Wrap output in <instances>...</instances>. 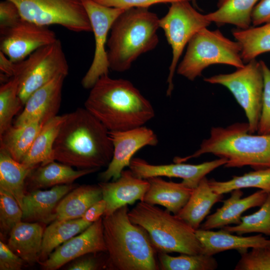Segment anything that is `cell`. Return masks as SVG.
<instances>
[{
  "instance_id": "37",
  "label": "cell",
  "mask_w": 270,
  "mask_h": 270,
  "mask_svg": "<svg viewBox=\"0 0 270 270\" xmlns=\"http://www.w3.org/2000/svg\"><path fill=\"white\" fill-rule=\"evenodd\" d=\"M22 211L16 200L8 192L0 190V236L6 237L14 227L22 221Z\"/></svg>"
},
{
  "instance_id": "24",
  "label": "cell",
  "mask_w": 270,
  "mask_h": 270,
  "mask_svg": "<svg viewBox=\"0 0 270 270\" xmlns=\"http://www.w3.org/2000/svg\"><path fill=\"white\" fill-rule=\"evenodd\" d=\"M44 232L37 222L21 221L11 230L7 244L26 262L34 264L38 260Z\"/></svg>"
},
{
  "instance_id": "43",
  "label": "cell",
  "mask_w": 270,
  "mask_h": 270,
  "mask_svg": "<svg viewBox=\"0 0 270 270\" xmlns=\"http://www.w3.org/2000/svg\"><path fill=\"white\" fill-rule=\"evenodd\" d=\"M270 22V0H260L252 14V24L258 26Z\"/></svg>"
},
{
  "instance_id": "18",
  "label": "cell",
  "mask_w": 270,
  "mask_h": 270,
  "mask_svg": "<svg viewBox=\"0 0 270 270\" xmlns=\"http://www.w3.org/2000/svg\"><path fill=\"white\" fill-rule=\"evenodd\" d=\"M102 198L106 202L103 216H108L126 205L132 204L137 200L144 201L150 184L147 179L138 178L130 170H124L116 180L100 182Z\"/></svg>"
},
{
  "instance_id": "40",
  "label": "cell",
  "mask_w": 270,
  "mask_h": 270,
  "mask_svg": "<svg viewBox=\"0 0 270 270\" xmlns=\"http://www.w3.org/2000/svg\"><path fill=\"white\" fill-rule=\"evenodd\" d=\"M105 6L128 9L130 8H148L158 4H172L184 0L194 2V0H94Z\"/></svg>"
},
{
  "instance_id": "3",
  "label": "cell",
  "mask_w": 270,
  "mask_h": 270,
  "mask_svg": "<svg viewBox=\"0 0 270 270\" xmlns=\"http://www.w3.org/2000/svg\"><path fill=\"white\" fill-rule=\"evenodd\" d=\"M248 122H236L226 127L214 126L200 148L184 157L176 156L174 162H184L206 154L227 160L226 168L250 166L254 170L270 168V134H250Z\"/></svg>"
},
{
  "instance_id": "30",
  "label": "cell",
  "mask_w": 270,
  "mask_h": 270,
  "mask_svg": "<svg viewBox=\"0 0 270 270\" xmlns=\"http://www.w3.org/2000/svg\"><path fill=\"white\" fill-rule=\"evenodd\" d=\"M43 125L38 120L20 126H11L0 135V149L8 152L16 160L21 162Z\"/></svg>"
},
{
  "instance_id": "32",
  "label": "cell",
  "mask_w": 270,
  "mask_h": 270,
  "mask_svg": "<svg viewBox=\"0 0 270 270\" xmlns=\"http://www.w3.org/2000/svg\"><path fill=\"white\" fill-rule=\"evenodd\" d=\"M262 24L232 30V36L241 46V56L244 64L270 52V22Z\"/></svg>"
},
{
  "instance_id": "22",
  "label": "cell",
  "mask_w": 270,
  "mask_h": 270,
  "mask_svg": "<svg viewBox=\"0 0 270 270\" xmlns=\"http://www.w3.org/2000/svg\"><path fill=\"white\" fill-rule=\"evenodd\" d=\"M150 186L144 201L152 205L158 204L176 214L184 206L193 191L182 182H167L160 176L147 178Z\"/></svg>"
},
{
  "instance_id": "28",
  "label": "cell",
  "mask_w": 270,
  "mask_h": 270,
  "mask_svg": "<svg viewBox=\"0 0 270 270\" xmlns=\"http://www.w3.org/2000/svg\"><path fill=\"white\" fill-rule=\"evenodd\" d=\"M64 118L65 114L58 115L42 126L21 162L35 168L54 161V145Z\"/></svg>"
},
{
  "instance_id": "44",
  "label": "cell",
  "mask_w": 270,
  "mask_h": 270,
  "mask_svg": "<svg viewBox=\"0 0 270 270\" xmlns=\"http://www.w3.org/2000/svg\"><path fill=\"white\" fill-rule=\"evenodd\" d=\"M106 208V202L102 198L92 205L81 218L83 220L93 223L103 216Z\"/></svg>"
},
{
  "instance_id": "8",
  "label": "cell",
  "mask_w": 270,
  "mask_h": 270,
  "mask_svg": "<svg viewBox=\"0 0 270 270\" xmlns=\"http://www.w3.org/2000/svg\"><path fill=\"white\" fill-rule=\"evenodd\" d=\"M68 65L61 42L42 46L24 60L15 63L14 76L18 85V96L24 104L36 90L60 75L67 76Z\"/></svg>"
},
{
  "instance_id": "14",
  "label": "cell",
  "mask_w": 270,
  "mask_h": 270,
  "mask_svg": "<svg viewBox=\"0 0 270 270\" xmlns=\"http://www.w3.org/2000/svg\"><path fill=\"white\" fill-rule=\"evenodd\" d=\"M114 147L112 160L106 169L99 174L100 182L118 179L130 166L133 156L146 146H155L158 138L155 132L144 126L123 130L109 131Z\"/></svg>"
},
{
  "instance_id": "45",
  "label": "cell",
  "mask_w": 270,
  "mask_h": 270,
  "mask_svg": "<svg viewBox=\"0 0 270 270\" xmlns=\"http://www.w3.org/2000/svg\"><path fill=\"white\" fill-rule=\"evenodd\" d=\"M100 264L98 260L92 256L78 258L68 267L69 270H96L99 269Z\"/></svg>"
},
{
  "instance_id": "16",
  "label": "cell",
  "mask_w": 270,
  "mask_h": 270,
  "mask_svg": "<svg viewBox=\"0 0 270 270\" xmlns=\"http://www.w3.org/2000/svg\"><path fill=\"white\" fill-rule=\"evenodd\" d=\"M106 252L102 216L86 229L58 246L42 262L44 269L55 270L68 262L90 254Z\"/></svg>"
},
{
  "instance_id": "11",
  "label": "cell",
  "mask_w": 270,
  "mask_h": 270,
  "mask_svg": "<svg viewBox=\"0 0 270 270\" xmlns=\"http://www.w3.org/2000/svg\"><path fill=\"white\" fill-rule=\"evenodd\" d=\"M18 7L22 18L48 26L60 25L74 32H92L82 0H8Z\"/></svg>"
},
{
  "instance_id": "38",
  "label": "cell",
  "mask_w": 270,
  "mask_h": 270,
  "mask_svg": "<svg viewBox=\"0 0 270 270\" xmlns=\"http://www.w3.org/2000/svg\"><path fill=\"white\" fill-rule=\"evenodd\" d=\"M240 254L234 270H270V246L252 248Z\"/></svg>"
},
{
  "instance_id": "26",
  "label": "cell",
  "mask_w": 270,
  "mask_h": 270,
  "mask_svg": "<svg viewBox=\"0 0 270 270\" xmlns=\"http://www.w3.org/2000/svg\"><path fill=\"white\" fill-rule=\"evenodd\" d=\"M102 199V191L98 184L76 187L58 204L54 210L56 220L81 218L92 205Z\"/></svg>"
},
{
  "instance_id": "21",
  "label": "cell",
  "mask_w": 270,
  "mask_h": 270,
  "mask_svg": "<svg viewBox=\"0 0 270 270\" xmlns=\"http://www.w3.org/2000/svg\"><path fill=\"white\" fill-rule=\"evenodd\" d=\"M196 233L202 244V254L208 256L230 250H238L240 253L248 250L249 248L270 246V239L260 234L244 236L234 235L222 229L212 231L200 228L196 230Z\"/></svg>"
},
{
  "instance_id": "25",
  "label": "cell",
  "mask_w": 270,
  "mask_h": 270,
  "mask_svg": "<svg viewBox=\"0 0 270 270\" xmlns=\"http://www.w3.org/2000/svg\"><path fill=\"white\" fill-rule=\"evenodd\" d=\"M222 198L223 194H217L212 189L206 176L193 190L186 204L175 215L194 230H198L212 206Z\"/></svg>"
},
{
  "instance_id": "34",
  "label": "cell",
  "mask_w": 270,
  "mask_h": 270,
  "mask_svg": "<svg viewBox=\"0 0 270 270\" xmlns=\"http://www.w3.org/2000/svg\"><path fill=\"white\" fill-rule=\"evenodd\" d=\"M158 258L160 268L163 270H214L218 266V262L213 256L202 253L173 256L158 252Z\"/></svg>"
},
{
  "instance_id": "39",
  "label": "cell",
  "mask_w": 270,
  "mask_h": 270,
  "mask_svg": "<svg viewBox=\"0 0 270 270\" xmlns=\"http://www.w3.org/2000/svg\"><path fill=\"white\" fill-rule=\"evenodd\" d=\"M264 80L262 110L257 133L270 134V68L264 61H260Z\"/></svg>"
},
{
  "instance_id": "35",
  "label": "cell",
  "mask_w": 270,
  "mask_h": 270,
  "mask_svg": "<svg viewBox=\"0 0 270 270\" xmlns=\"http://www.w3.org/2000/svg\"><path fill=\"white\" fill-rule=\"evenodd\" d=\"M220 229L238 235L258 233L270 236V193L257 211L242 216L240 222L237 225L226 226Z\"/></svg>"
},
{
  "instance_id": "15",
  "label": "cell",
  "mask_w": 270,
  "mask_h": 270,
  "mask_svg": "<svg viewBox=\"0 0 270 270\" xmlns=\"http://www.w3.org/2000/svg\"><path fill=\"white\" fill-rule=\"evenodd\" d=\"M226 162V159L219 158L198 164L174 162L155 165L140 158H132L129 168L135 176L144 179L154 176L180 178L184 184L194 189L208 174Z\"/></svg>"
},
{
  "instance_id": "5",
  "label": "cell",
  "mask_w": 270,
  "mask_h": 270,
  "mask_svg": "<svg viewBox=\"0 0 270 270\" xmlns=\"http://www.w3.org/2000/svg\"><path fill=\"white\" fill-rule=\"evenodd\" d=\"M160 18L148 8L125 10L114 20L107 42L110 70L124 72L142 54L159 42Z\"/></svg>"
},
{
  "instance_id": "2",
  "label": "cell",
  "mask_w": 270,
  "mask_h": 270,
  "mask_svg": "<svg viewBox=\"0 0 270 270\" xmlns=\"http://www.w3.org/2000/svg\"><path fill=\"white\" fill-rule=\"evenodd\" d=\"M84 108L109 131L144 126L155 116L150 102L129 80L100 77L90 88Z\"/></svg>"
},
{
  "instance_id": "27",
  "label": "cell",
  "mask_w": 270,
  "mask_h": 270,
  "mask_svg": "<svg viewBox=\"0 0 270 270\" xmlns=\"http://www.w3.org/2000/svg\"><path fill=\"white\" fill-rule=\"evenodd\" d=\"M35 168L16 160L5 150L0 149V190L11 194L21 208L26 180Z\"/></svg>"
},
{
  "instance_id": "36",
  "label": "cell",
  "mask_w": 270,
  "mask_h": 270,
  "mask_svg": "<svg viewBox=\"0 0 270 270\" xmlns=\"http://www.w3.org/2000/svg\"><path fill=\"white\" fill-rule=\"evenodd\" d=\"M23 106L18 80L12 77L0 88V135L12 126L13 118Z\"/></svg>"
},
{
  "instance_id": "29",
  "label": "cell",
  "mask_w": 270,
  "mask_h": 270,
  "mask_svg": "<svg viewBox=\"0 0 270 270\" xmlns=\"http://www.w3.org/2000/svg\"><path fill=\"white\" fill-rule=\"evenodd\" d=\"M260 0H218L217 9L206 14L211 23L230 24L239 29H246L252 24V10Z\"/></svg>"
},
{
  "instance_id": "9",
  "label": "cell",
  "mask_w": 270,
  "mask_h": 270,
  "mask_svg": "<svg viewBox=\"0 0 270 270\" xmlns=\"http://www.w3.org/2000/svg\"><path fill=\"white\" fill-rule=\"evenodd\" d=\"M204 80L226 88L244 110L248 120L249 132H257L264 87L260 61L252 60L234 72L204 78Z\"/></svg>"
},
{
  "instance_id": "12",
  "label": "cell",
  "mask_w": 270,
  "mask_h": 270,
  "mask_svg": "<svg viewBox=\"0 0 270 270\" xmlns=\"http://www.w3.org/2000/svg\"><path fill=\"white\" fill-rule=\"evenodd\" d=\"M94 32L95 48L92 62L82 78V86L90 89L102 76L108 74L106 46L108 35L114 20L125 10L102 5L94 0H82Z\"/></svg>"
},
{
  "instance_id": "19",
  "label": "cell",
  "mask_w": 270,
  "mask_h": 270,
  "mask_svg": "<svg viewBox=\"0 0 270 270\" xmlns=\"http://www.w3.org/2000/svg\"><path fill=\"white\" fill-rule=\"evenodd\" d=\"M229 198L223 201L222 206L208 216L199 228L210 230L222 228L230 224L237 225L241 222L242 214L254 207H260L265 202L268 193L260 190L242 198L240 189L232 190Z\"/></svg>"
},
{
  "instance_id": "33",
  "label": "cell",
  "mask_w": 270,
  "mask_h": 270,
  "mask_svg": "<svg viewBox=\"0 0 270 270\" xmlns=\"http://www.w3.org/2000/svg\"><path fill=\"white\" fill-rule=\"evenodd\" d=\"M212 189L216 193L224 194L234 190L244 188H258L270 193V168L254 170L242 176H234L224 182L214 179L208 180Z\"/></svg>"
},
{
  "instance_id": "46",
  "label": "cell",
  "mask_w": 270,
  "mask_h": 270,
  "mask_svg": "<svg viewBox=\"0 0 270 270\" xmlns=\"http://www.w3.org/2000/svg\"><path fill=\"white\" fill-rule=\"evenodd\" d=\"M15 63L0 51V70L8 77L14 76Z\"/></svg>"
},
{
  "instance_id": "20",
  "label": "cell",
  "mask_w": 270,
  "mask_h": 270,
  "mask_svg": "<svg viewBox=\"0 0 270 270\" xmlns=\"http://www.w3.org/2000/svg\"><path fill=\"white\" fill-rule=\"evenodd\" d=\"M76 186L73 184L57 185L48 190H36L25 194L22 207V221L44 224L54 221L58 204Z\"/></svg>"
},
{
  "instance_id": "23",
  "label": "cell",
  "mask_w": 270,
  "mask_h": 270,
  "mask_svg": "<svg viewBox=\"0 0 270 270\" xmlns=\"http://www.w3.org/2000/svg\"><path fill=\"white\" fill-rule=\"evenodd\" d=\"M98 170H74L70 166L53 161L34 168L26 180V186L32 191L57 185L72 184L77 178Z\"/></svg>"
},
{
  "instance_id": "41",
  "label": "cell",
  "mask_w": 270,
  "mask_h": 270,
  "mask_svg": "<svg viewBox=\"0 0 270 270\" xmlns=\"http://www.w3.org/2000/svg\"><path fill=\"white\" fill-rule=\"evenodd\" d=\"M18 7L12 2L4 0L0 2V32L8 29L22 19Z\"/></svg>"
},
{
  "instance_id": "17",
  "label": "cell",
  "mask_w": 270,
  "mask_h": 270,
  "mask_svg": "<svg viewBox=\"0 0 270 270\" xmlns=\"http://www.w3.org/2000/svg\"><path fill=\"white\" fill-rule=\"evenodd\" d=\"M66 76H58L34 92L26 101L24 108L16 118L14 125L20 126L38 120L44 126L58 116Z\"/></svg>"
},
{
  "instance_id": "1",
  "label": "cell",
  "mask_w": 270,
  "mask_h": 270,
  "mask_svg": "<svg viewBox=\"0 0 270 270\" xmlns=\"http://www.w3.org/2000/svg\"><path fill=\"white\" fill-rule=\"evenodd\" d=\"M108 132L85 108L65 114L54 145V160L79 170L108 166L114 152Z\"/></svg>"
},
{
  "instance_id": "10",
  "label": "cell",
  "mask_w": 270,
  "mask_h": 270,
  "mask_svg": "<svg viewBox=\"0 0 270 270\" xmlns=\"http://www.w3.org/2000/svg\"><path fill=\"white\" fill-rule=\"evenodd\" d=\"M190 2L184 0L171 4L166 14L160 18V28L164 30L172 50V59L167 79L168 96L172 94L174 76L184 48L196 33L211 24L206 14L198 12Z\"/></svg>"
},
{
  "instance_id": "4",
  "label": "cell",
  "mask_w": 270,
  "mask_h": 270,
  "mask_svg": "<svg viewBox=\"0 0 270 270\" xmlns=\"http://www.w3.org/2000/svg\"><path fill=\"white\" fill-rule=\"evenodd\" d=\"M128 205L102 216L106 265L116 270H157L156 252L146 232L132 222Z\"/></svg>"
},
{
  "instance_id": "31",
  "label": "cell",
  "mask_w": 270,
  "mask_h": 270,
  "mask_svg": "<svg viewBox=\"0 0 270 270\" xmlns=\"http://www.w3.org/2000/svg\"><path fill=\"white\" fill-rule=\"evenodd\" d=\"M92 224L82 218L53 221L44 230L38 262L46 260L58 246L84 231Z\"/></svg>"
},
{
  "instance_id": "42",
  "label": "cell",
  "mask_w": 270,
  "mask_h": 270,
  "mask_svg": "<svg viewBox=\"0 0 270 270\" xmlns=\"http://www.w3.org/2000/svg\"><path fill=\"white\" fill-rule=\"evenodd\" d=\"M26 262L2 241H0V270H20Z\"/></svg>"
},
{
  "instance_id": "7",
  "label": "cell",
  "mask_w": 270,
  "mask_h": 270,
  "mask_svg": "<svg viewBox=\"0 0 270 270\" xmlns=\"http://www.w3.org/2000/svg\"><path fill=\"white\" fill-rule=\"evenodd\" d=\"M241 51L236 40L226 38L218 30H211L206 28L196 33L188 42L176 72L193 81L212 64H226L238 68L245 64Z\"/></svg>"
},
{
  "instance_id": "13",
  "label": "cell",
  "mask_w": 270,
  "mask_h": 270,
  "mask_svg": "<svg viewBox=\"0 0 270 270\" xmlns=\"http://www.w3.org/2000/svg\"><path fill=\"white\" fill-rule=\"evenodd\" d=\"M0 34V51L14 62L24 60L37 49L58 39L54 32L47 26L23 18Z\"/></svg>"
},
{
  "instance_id": "6",
  "label": "cell",
  "mask_w": 270,
  "mask_h": 270,
  "mask_svg": "<svg viewBox=\"0 0 270 270\" xmlns=\"http://www.w3.org/2000/svg\"><path fill=\"white\" fill-rule=\"evenodd\" d=\"M128 214L132 222L146 232L156 251L190 254L202 253L196 230L167 210L140 201Z\"/></svg>"
}]
</instances>
